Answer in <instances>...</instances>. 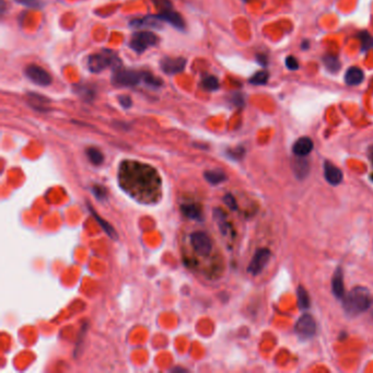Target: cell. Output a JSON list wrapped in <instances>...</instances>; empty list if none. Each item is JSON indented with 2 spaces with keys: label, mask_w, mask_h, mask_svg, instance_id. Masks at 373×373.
I'll return each mask as SVG.
<instances>
[{
  "label": "cell",
  "mask_w": 373,
  "mask_h": 373,
  "mask_svg": "<svg viewBox=\"0 0 373 373\" xmlns=\"http://www.w3.org/2000/svg\"><path fill=\"white\" fill-rule=\"evenodd\" d=\"M372 304L370 291L364 287H356L350 290L344 300V310L347 314L356 316L367 311Z\"/></svg>",
  "instance_id": "7a4b0ae2"
},
{
  "label": "cell",
  "mask_w": 373,
  "mask_h": 373,
  "mask_svg": "<svg viewBox=\"0 0 373 373\" xmlns=\"http://www.w3.org/2000/svg\"><path fill=\"white\" fill-rule=\"evenodd\" d=\"M143 82V71H137L123 66L113 69L112 83L115 86H136Z\"/></svg>",
  "instance_id": "277c9868"
},
{
  "label": "cell",
  "mask_w": 373,
  "mask_h": 373,
  "mask_svg": "<svg viewBox=\"0 0 373 373\" xmlns=\"http://www.w3.org/2000/svg\"><path fill=\"white\" fill-rule=\"evenodd\" d=\"M268 79H269L268 71L262 70V71H257L256 74L253 75L250 78L249 81H250V83L254 84V85H263V84H266L268 82Z\"/></svg>",
  "instance_id": "d4e9b609"
},
{
  "label": "cell",
  "mask_w": 373,
  "mask_h": 373,
  "mask_svg": "<svg viewBox=\"0 0 373 373\" xmlns=\"http://www.w3.org/2000/svg\"><path fill=\"white\" fill-rule=\"evenodd\" d=\"M158 16H159L160 19L162 20L163 22H168L172 26H174L175 29L181 30V31L185 30L184 19L182 18V16L179 15L178 12L173 10V8L160 11V13Z\"/></svg>",
  "instance_id": "7c38bea8"
},
{
  "label": "cell",
  "mask_w": 373,
  "mask_h": 373,
  "mask_svg": "<svg viewBox=\"0 0 373 373\" xmlns=\"http://www.w3.org/2000/svg\"><path fill=\"white\" fill-rule=\"evenodd\" d=\"M231 102L236 106H243L244 105V98L241 93H233L231 97Z\"/></svg>",
  "instance_id": "836d02e7"
},
{
  "label": "cell",
  "mask_w": 373,
  "mask_h": 373,
  "mask_svg": "<svg viewBox=\"0 0 373 373\" xmlns=\"http://www.w3.org/2000/svg\"><path fill=\"white\" fill-rule=\"evenodd\" d=\"M271 256V253L267 249L258 250L255 255L253 256L252 261L248 267V271L253 276H257L265 269L266 265L268 264Z\"/></svg>",
  "instance_id": "9c48e42d"
},
{
  "label": "cell",
  "mask_w": 373,
  "mask_h": 373,
  "mask_svg": "<svg viewBox=\"0 0 373 373\" xmlns=\"http://www.w3.org/2000/svg\"><path fill=\"white\" fill-rule=\"evenodd\" d=\"M256 59H257V62L259 63V64H261L262 66H266V65H267L268 63V59H267V56H266V55H264V54H258L257 56H256Z\"/></svg>",
  "instance_id": "d590c367"
},
{
  "label": "cell",
  "mask_w": 373,
  "mask_h": 373,
  "mask_svg": "<svg viewBox=\"0 0 373 373\" xmlns=\"http://www.w3.org/2000/svg\"><path fill=\"white\" fill-rule=\"evenodd\" d=\"M301 48H302V49H304V50L308 49V48H309V42H308V41H304V42L302 43V45H301Z\"/></svg>",
  "instance_id": "8d00e7d4"
},
{
  "label": "cell",
  "mask_w": 373,
  "mask_h": 373,
  "mask_svg": "<svg viewBox=\"0 0 373 373\" xmlns=\"http://www.w3.org/2000/svg\"><path fill=\"white\" fill-rule=\"evenodd\" d=\"M119 184L131 197L144 204L157 203L161 197V178L148 164L137 161L122 162Z\"/></svg>",
  "instance_id": "6da1fadb"
},
{
  "label": "cell",
  "mask_w": 373,
  "mask_h": 373,
  "mask_svg": "<svg viewBox=\"0 0 373 373\" xmlns=\"http://www.w3.org/2000/svg\"><path fill=\"white\" fill-rule=\"evenodd\" d=\"M24 74L33 83L41 86H48L53 81L52 76L49 72L44 68H42L41 66H37L35 64L26 66V68L24 69Z\"/></svg>",
  "instance_id": "52a82bcc"
},
{
  "label": "cell",
  "mask_w": 373,
  "mask_h": 373,
  "mask_svg": "<svg viewBox=\"0 0 373 373\" xmlns=\"http://www.w3.org/2000/svg\"><path fill=\"white\" fill-rule=\"evenodd\" d=\"M244 2H246V3H249V2H250V0H244Z\"/></svg>",
  "instance_id": "74e56055"
},
{
  "label": "cell",
  "mask_w": 373,
  "mask_h": 373,
  "mask_svg": "<svg viewBox=\"0 0 373 373\" xmlns=\"http://www.w3.org/2000/svg\"><path fill=\"white\" fill-rule=\"evenodd\" d=\"M309 169L310 168H309L308 161H305V160H303L302 157H301V159L296 160L295 163H294V170H295L296 175L299 178H304L306 175H308Z\"/></svg>",
  "instance_id": "7402d4cb"
},
{
  "label": "cell",
  "mask_w": 373,
  "mask_h": 373,
  "mask_svg": "<svg viewBox=\"0 0 373 373\" xmlns=\"http://www.w3.org/2000/svg\"><path fill=\"white\" fill-rule=\"evenodd\" d=\"M298 303L301 310H308L310 308V297L303 287L298 288Z\"/></svg>",
  "instance_id": "cb8c5ba5"
},
{
  "label": "cell",
  "mask_w": 373,
  "mask_h": 373,
  "mask_svg": "<svg viewBox=\"0 0 373 373\" xmlns=\"http://www.w3.org/2000/svg\"><path fill=\"white\" fill-rule=\"evenodd\" d=\"M91 211H92V210H91ZM92 214L95 215V217H96L97 220H98L100 223H101V226H102V228L104 229V231H105L106 233H108V235H109L111 238H114V237L116 238V236H115V235H113V232H115V231H114V229H113L112 226H111L108 222H106V221L104 222L103 220H101V219L99 218V215H98V214H96L95 211H92Z\"/></svg>",
  "instance_id": "f546056e"
},
{
  "label": "cell",
  "mask_w": 373,
  "mask_h": 373,
  "mask_svg": "<svg viewBox=\"0 0 373 373\" xmlns=\"http://www.w3.org/2000/svg\"><path fill=\"white\" fill-rule=\"evenodd\" d=\"M118 102H119V104H121L122 108H124V109H129V108H131V105H132L131 99L128 96H119L118 97Z\"/></svg>",
  "instance_id": "d6a6232c"
},
{
  "label": "cell",
  "mask_w": 373,
  "mask_h": 373,
  "mask_svg": "<svg viewBox=\"0 0 373 373\" xmlns=\"http://www.w3.org/2000/svg\"><path fill=\"white\" fill-rule=\"evenodd\" d=\"M201 85L204 90L207 91H216L219 89V80L217 77L212 76V75H208L205 76L202 81H201Z\"/></svg>",
  "instance_id": "603a6c76"
},
{
  "label": "cell",
  "mask_w": 373,
  "mask_h": 373,
  "mask_svg": "<svg viewBox=\"0 0 373 373\" xmlns=\"http://www.w3.org/2000/svg\"><path fill=\"white\" fill-rule=\"evenodd\" d=\"M152 2L160 9V11L173 8L172 3L170 2V0H152Z\"/></svg>",
  "instance_id": "1f68e13d"
},
{
  "label": "cell",
  "mask_w": 373,
  "mask_h": 373,
  "mask_svg": "<svg viewBox=\"0 0 373 373\" xmlns=\"http://www.w3.org/2000/svg\"><path fill=\"white\" fill-rule=\"evenodd\" d=\"M358 37L360 39L363 51H368L373 48V35H371L368 31H361L358 34Z\"/></svg>",
  "instance_id": "83f0119b"
},
{
  "label": "cell",
  "mask_w": 373,
  "mask_h": 373,
  "mask_svg": "<svg viewBox=\"0 0 373 373\" xmlns=\"http://www.w3.org/2000/svg\"><path fill=\"white\" fill-rule=\"evenodd\" d=\"M364 79L363 71L358 67H350L345 74V82L348 85L360 84Z\"/></svg>",
  "instance_id": "ac0fdd59"
},
{
  "label": "cell",
  "mask_w": 373,
  "mask_h": 373,
  "mask_svg": "<svg viewBox=\"0 0 373 373\" xmlns=\"http://www.w3.org/2000/svg\"><path fill=\"white\" fill-rule=\"evenodd\" d=\"M191 244L193 249L197 252L198 254L203 256H208L212 251V242L208 235L205 232L197 231L192 233L191 236Z\"/></svg>",
  "instance_id": "ba28073f"
},
{
  "label": "cell",
  "mask_w": 373,
  "mask_h": 373,
  "mask_svg": "<svg viewBox=\"0 0 373 373\" xmlns=\"http://www.w3.org/2000/svg\"><path fill=\"white\" fill-rule=\"evenodd\" d=\"M86 66L93 74H99L108 68H118L122 66V61L117 53L112 50H102L98 53H95L88 57V63Z\"/></svg>",
  "instance_id": "3957f363"
},
{
  "label": "cell",
  "mask_w": 373,
  "mask_h": 373,
  "mask_svg": "<svg viewBox=\"0 0 373 373\" xmlns=\"http://www.w3.org/2000/svg\"><path fill=\"white\" fill-rule=\"evenodd\" d=\"M143 82L149 86V88L159 89L160 86L163 85V81L161 78L153 76L149 71H143Z\"/></svg>",
  "instance_id": "ffe728a7"
},
{
  "label": "cell",
  "mask_w": 373,
  "mask_h": 373,
  "mask_svg": "<svg viewBox=\"0 0 373 373\" xmlns=\"http://www.w3.org/2000/svg\"><path fill=\"white\" fill-rule=\"evenodd\" d=\"M285 63H286V66H287V68L290 70L295 71L299 69V62L295 56H288L287 58H286Z\"/></svg>",
  "instance_id": "4dcf8cb0"
},
{
  "label": "cell",
  "mask_w": 373,
  "mask_h": 373,
  "mask_svg": "<svg viewBox=\"0 0 373 373\" xmlns=\"http://www.w3.org/2000/svg\"><path fill=\"white\" fill-rule=\"evenodd\" d=\"M324 65L330 71L335 72L341 69V62L335 55H326L324 57Z\"/></svg>",
  "instance_id": "484cf974"
},
{
  "label": "cell",
  "mask_w": 373,
  "mask_h": 373,
  "mask_svg": "<svg viewBox=\"0 0 373 373\" xmlns=\"http://www.w3.org/2000/svg\"><path fill=\"white\" fill-rule=\"evenodd\" d=\"M313 147H314V145H313L311 138L301 137L295 143L294 147H292V151H294V153L297 157L303 158V157L310 155L313 150Z\"/></svg>",
  "instance_id": "9a60e30c"
},
{
  "label": "cell",
  "mask_w": 373,
  "mask_h": 373,
  "mask_svg": "<svg viewBox=\"0 0 373 373\" xmlns=\"http://www.w3.org/2000/svg\"><path fill=\"white\" fill-rule=\"evenodd\" d=\"M205 177L210 184H214V185L222 183L226 179V175L222 171H219V170L207 171L205 173Z\"/></svg>",
  "instance_id": "44dd1931"
},
{
  "label": "cell",
  "mask_w": 373,
  "mask_h": 373,
  "mask_svg": "<svg viewBox=\"0 0 373 373\" xmlns=\"http://www.w3.org/2000/svg\"><path fill=\"white\" fill-rule=\"evenodd\" d=\"M162 20L159 18L158 15L155 16H146L139 19H134L129 22L131 28L136 29H161L162 28Z\"/></svg>",
  "instance_id": "8fae6325"
},
{
  "label": "cell",
  "mask_w": 373,
  "mask_h": 373,
  "mask_svg": "<svg viewBox=\"0 0 373 373\" xmlns=\"http://www.w3.org/2000/svg\"><path fill=\"white\" fill-rule=\"evenodd\" d=\"M15 2L32 9H41L43 7V0H15Z\"/></svg>",
  "instance_id": "f1b7e54d"
},
{
  "label": "cell",
  "mask_w": 373,
  "mask_h": 373,
  "mask_svg": "<svg viewBox=\"0 0 373 373\" xmlns=\"http://www.w3.org/2000/svg\"><path fill=\"white\" fill-rule=\"evenodd\" d=\"M28 99V103L34 110L38 112H48L50 111V104L51 100L48 99V97H44L42 95H38L35 92H30L26 96Z\"/></svg>",
  "instance_id": "4fadbf2b"
},
{
  "label": "cell",
  "mask_w": 373,
  "mask_h": 373,
  "mask_svg": "<svg viewBox=\"0 0 373 373\" xmlns=\"http://www.w3.org/2000/svg\"><path fill=\"white\" fill-rule=\"evenodd\" d=\"M74 91L78 97L84 100L85 102H91L92 100H95L96 97V91L89 85H82V84H77L74 86Z\"/></svg>",
  "instance_id": "d6986e66"
},
{
  "label": "cell",
  "mask_w": 373,
  "mask_h": 373,
  "mask_svg": "<svg viewBox=\"0 0 373 373\" xmlns=\"http://www.w3.org/2000/svg\"><path fill=\"white\" fill-rule=\"evenodd\" d=\"M158 42L159 38L155 33L149 31H141L132 34L129 42V48L134 52L138 53V54H143L149 48L156 46Z\"/></svg>",
  "instance_id": "5b68a950"
},
{
  "label": "cell",
  "mask_w": 373,
  "mask_h": 373,
  "mask_svg": "<svg viewBox=\"0 0 373 373\" xmlns=\"http://www.w3.org/2000/svg\"><path fill=\"white\" fill-rule=\"evenodd\" d=\"M324 176L328 183H330L333 186L341 184L344 178L342 170L329 161H326L324 164Z\"/></svg>",
  "instance_id": "5bb4252c"
},
{
  "label": "cell",
  "mask_w": 373,
  "mask_h": 373,
  "mask_svg": "<svg viewBox=\"0 0 373 373\" xmlns=\"http://www.w3.org/2000/svg\"><path fill=\"white\" fill-rule=\"evenodd\" d=\"M224 203L229 206V207L233 210H236L238 208V205L236 203V199L233 198V196L231 195H225L224 196Z\"/></svg>",
  "instance_id": "e575fe53"
},
{
  "label": "cell",
  "mask_w": 373,
  "mask_h": 373,
  "mask_svg": "<svg viewBox=\"0 0 373 373\" xmlns=\"http://www.w3.org/2000/svg\"><path fill=\"white\" fill-rule=\"evenodd\" d=\"M332 290L333 294L337 299H343L345 297V283H344V272L342 268H337L334 272L332 281Z\"/></svg>",
  "instance_id": "2e32d148"
},
{
  "label": "cell",
  "mask_w": 373,
  "mask_h": 373,
  "mask_svg": "<svg viewBox=\"0 0 373 373\" xmlns=\"http://www.w3.org/2000/svg\"><path fill=\"white\" fill-rule=\"evenodd\" d=\"M86 156L89 157L90 161L96 165H100L104 161V157L102 155V152L97 148L86 149Z\"/></svg>",
  "instance_id": "4316f807"
},
{
  "label": "cell",
  "mask_w": 373,
  "mask_h": 373,
  "mask_svg": "<svg viewBox=\"0 0 373 373\" xmlns=\"http://www.w3.org/2000/svg\"><path fill=\"white\" fill-rule=\"evenodd\" d=\"M296 334L301 339H310L315 335L316 323L310 314H303L300 317L295 326Z\"/></svg>",
  "instance_id": "8992f818"
},
{
  "label": "cell",
  "mask_w": 373,
  "mask_h": 373,
  "mask_svg": "<svg viewBox=\"0 0 373 373\" xmlns=\"http://www.w3.org/2000/svg\"><path fill=\"white\" fill-rule=\"evenodd\" d=\"M181 210L183 212V215L186 218H190L192 220H196V221H202L203 219V210L201 208V206L196 205V204H185L182 205Z\"/></svg>",
  "instance_id": "e0dca14e"
},
{
  "label": "cell",
  "mask_w": 373,
  "mask_h": 373,
  "mask_svg": "<svg viewBox=\"0 0 373 373\" xmlns=\"http://www.w3.org/2000/svg\"><path fill=\"white\" fill-rule=\"evenodd\" d=\"M186 67V59L183 57L165 56L160 61V68L166 75H175L182 72Z\"/></svg>",
  "instance_id": "30bf717a"
}]
</instances>
